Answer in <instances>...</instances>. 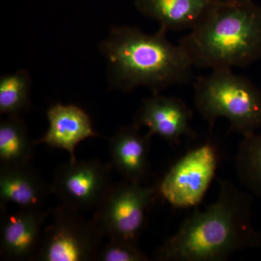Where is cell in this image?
<instances>
[{
  "mask_svg": "<svg viewBox=\"0 0 261 261\" xmlns=\"http://www.w3.org/2000/svg\"><path fill=\"white\" fill-rule=\"evenodd\" d=\"M217 200L197 209L153 254L158 261H224L235 253L261 246L252 224L253 195L218 178Z\"/></svg>",
  "mask_w": 261,
  "mask_h": 261,
  "instance_id": "1",
  "label": "cell"
},
{
  "mask_svg": "<svg viewBox=\"0 0 261 261\" xmlns=\"http://www.w3.org/2000/svg\"><path fill=\"white\" fill-rule=\"evenodd\" d=\"M110 88L129 93L145 87L152 94L191 82L194 68L179 44L159 30L148 34L136 27L111 28L99 43Z\"/></svg>",
  "mask_w": 261,
  "mask_h": 261,
  "instance_id": "2",
  "label": "cell"
},
{
  "mask_svg": "<svg viewBox=\"0 0 261 261\" xmlns=\"http://www.w3.org/2000/svg\"><path fill=\"white\" fill-rule=\"evenodd\" d=\"M195 68H244L261 59V5L218 0L178 42Z\"/></svg>",
  "mask_w": 261,
  "mask_h": 261,
  "instance_id": "3",
  "label": "cell"
},
{
  "mask_svg": "<svg viewBox=\"0 0 261 261\" xmlns=\"http://www.w3.org/2000/svg\"><path fill=\"white\" fill-rule=\"evenodd\" d=\"M196 110L210 132L219 118L227 120L230 132L245 136L261 129V89L232 69L213 70L193 84Z\"/></svg>",
  "mask_w": 261,
  "mask_h": 261,
  "instance_id": "4",
  "label": "cell"
},
{
  "mask_svg": "<svg viewBox=\"0 0 261 261\" xmlns=\"http://www.w3.org/2000/svg\"><path fill=\"white\" fill-rule=\"evenodd\" d=\"M50 217L34 260H95L106 238L93 219L60 204L51 209Z\"/></svg>",
  "mask_w": 261,
  "mask_h": 261,
  "instance_id": "5",
  "label": "cell"
},
{
  "mask_svg": "<svg viewBox=\"0 0 261 261\" xmlns=\"http://www.w3.org/2000/svg\"><path fill=\"white\" fill-rule=\"evenodd\" d=\"M160 195L159 185L123 180L113 183L93 217L107 240L138 243L149 207Z\"/></svg>",
  "mask_w": 261,
  "mask_h": 261,
  "instance_id": "6",
  "label": "cell"
},
{
  "mask_svg": "<svg viewBox=\"0 0 261 261\" xmlns=\"http://www.w3.org/2000/svg\"><path fill=\"white\" fill-rule=\"evenodd\" d=\"M219 151L207 140L187 152L170 168L159 184V194L176 208L199 205L216 176Z\"/></svg>",
  "mask_w": 261,
  "mask_h": 261,
  "instance_id": "7",
  "label": "cell"
},
{
  "mask_svg": "<svg viewBox=\"0 0 261 261\" xmlns=\"http://www.w3.org/2000/svg\"><path fill=\"white\" fill-rule=\"evenodd\" d=\"M112 169L111 163L97 159L63 163L53 175V195L72 210L95 211L112 186Z\"/></svg>",
  "mask_w": 261,
  "mask_h": 261,
  "instance_id": "8",
  "label": "cell"
},
{
  "mask_svg": "<svg viewBox=\"0 0 261 261\" xmlns=\"http://www.w3.org/2000/svg\"><path fill=\"white\" fill-rule=\"evenodd\" d=\"M193 111L179 97L152 94L141 102L132 124L146 127L151 137L156 135L171 145H178L183 137L195 139L197 133L191 127Z\"/></svg>",
  "mask_w": 261,
  "mask_h": 261,
  "instance_id": "9",
  "label": "cell"
},
{
  "mask_svg": "<svg viewBox=\"0 0 261 261\" xmlns=\"http://www.w3.org/2000/svg\"><path fill=\"white\" fill-rule=\"evenodd\" d=\"M51 209L1 211L0 255L3 260H34Z\"/></svg>",
  "mask_w": 261,
  "mask_h": 261,
  "instance_id": "10",
  "label": "cell"
},
{
  "mask_svg": "<svg viewBox=\"0 0 261 261\" xmlns=\"http://www.w3.org/2000/svg\"><path fill=\"white\" fill-rule=\"evenodd\" d=\"M151 138L132 124L120 127L109 139L111 166L123 180L142 184L150 176Z\"/></svg>",
  "mask_w": 261,
  "mask_h": 261,
  "instance_id": "11",
  "label": "cell"
},
{
  "mask_svg": "<svg viewBox=\"0 0 261 261\" xmlns=\"http://www.w3.org/2000/svg\"><path fill=\"white\" fill-rule=\"evenodd\" d=\"M51 195V184L32 163L0 166V210L10 204L19 208H43Z\"/></svg>",
  "mask_w": 261,
  "mask_h": 261,
  "instance_id": "12",
  "label": "cell"
},
{
  "mask_svg": "<svg viewBox=\"0 0 261 261\" xmlns=\"http://www.w3.org/2000/svg\"><path fill=\"white\" fill-rule=\"evenodd\" d=\"M47 117L49 128L43 137L35 141L36 144L63 149L69 153L70 161H76L75 149L81 142L97 137L90 117L74 105L58 103L51 106L47 110Z\"/></svg>",
  "mask_w": 261,
  "mask_h": 261,
  "instance_id": "13",
  "label": "cell"
},
{
  "mask_svg": "<svg viewBox=\"0 0 261 261\" xmlns=\"http://www.w3.org/2000/svg\"><path fill=\"white\" fill-rule=\"evenodd\" d=\"M218 0H135L141 14L159 23L160 29L168 32L195 27Z\"/></svg>",
  "mask_w": 261,
  "mask_h": 261,
  "instance_id": "14",
  "label": "cell"
},
{
  "mask_svg": "<svg viewBox=\"0 0 261 261\" xmlns=\"http://www.w3.org/2000/svg\"><path fill=\"white\" fill-rule=\"evenodd\" d=\"M35 141L20 116H5L0 122V166L32 163Z\"/></svg>",
  "mask_w": 261,
  "mask_h": 261,
  "instance_id": "15",
  "label": "cell"
},
{
  "mask_svg": "<svg viewBox=\"0 0 261 261\" xmlns=\"http://www.w3.org/2000/svg\"><path fill=\"white\" fill-rule=\"evenodd\" d=\"M32 79L25 70H18L0 78V114L20 116L32 108Z\"/></svg>",
  "mask_w": 261,
  "mask_h": 261,
  "instance_id": "16",
  "label": "cell"
},
{
  "mask_svg": "<svg viewBox=\"0 0 261 261\" xmlns=\"http://www.w3.org/2000/svg\"><path fill=\"white\" fill-rule=\"evenodd\" d=\"M235 168L244 186L261 198V132L243 137L235 158Z\"/></svg>",
  "mask_w": 261,
  "mask_h": 261,
  "instance_id": "17",
  "label": "cell"
},
{
  "mask_svg": "<svg viewBox=\"0 0 261 261\" xmlns=\"http://www.w3.org/2000/svg\"><path fill=\"white\" fill-rule=\"evenodd\" d=\"M149 257L137 243L122 240H108L98 252L97 261H147Z\"/></svg>",
  "mask_w": 261,
  "mask_h": 261,
  "instance_id": "18",
  "label": "cell"
},
{
  "mask_svg": "<svg viewBox=\"0 0 261 261\" xmlns=\"http://www.w3.org/2000/svg\"><path fill=\"white\" fill-rule=\"evenodd\" d=\"M226 1L232 2V3H248V2H251L252 0H226Z\"/></svg>",
  "mask_w": 261,
  "mask_h": 261,
  "instance_id": "19",
  "label": "cell"
}]
</instances>
